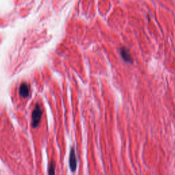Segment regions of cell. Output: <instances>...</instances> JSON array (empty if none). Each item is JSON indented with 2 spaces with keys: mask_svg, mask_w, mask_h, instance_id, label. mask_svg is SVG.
<instances>
[{
  "mask_svg": "<svg viewBox=\"0 0 175 175\" xmlns=\"http://www.w3.org/2000/svg\"><path fill=\"white\" fill-rule=\"evenodd\" d=\"M42 116V110L40 107L39 105H36L34 109L32 112V126L33 127H36L39 125V124L40 121V118H41Z\"/></svg>",
  "mask_w": 175,
  "mask_h": 175,
  "instance_id": "cell-1",
  "label": "cell"
},
{
  "mask_svg": "<svg viewBox=\"0 0 175 175\" xmlns=\"http://www.w3.org/2000/svg\"><path fill=\"white\" fill-rule=\"evenodd\" d=\"M69 166L72 172H75L77 168V158L75 155V152L73 149H72L69 156Z\"/></svg>",
  "mask_w": 175,
  "mask_h": 175,
  "instance_id": "cell-2",
  "label": "cell"
},
{
  "mask_svg": "<svg viewBox=\"0 0 175 175\" xmlns=\"http://www.w3.org/2000/svg\"><path fill=\"white\" fill-rule=\"evenodd\" d=\"M29 90H30V87L27 83H21L19 88V94L21 97L26 98L29 96Z\"/></svg>",
  "mask_w": 175,
  "mask_h": 175,
  "instance_id": "cell-3",
  "label": "cell"
},
{
  "mask_svg": "<svg viewBox=\"0 0 175 175\" xmlns=\"http://www.w3.org/2000/svg\"><path fill=\"white\" fill-rule=\"evenodd\" d=\"M120 55L121 57L125 60L126 62L127 63H131L132 62V58H131V56L129 53V50L126 48L123 47L120 49Z\"/></svg>",
  "mask_w": 175,
  "mask_h": 175,
  "instance_id": "cell-4",
  "label": "cell"
},
{
  "mask_svg": "<svg viewBox=\"0 0 175 175\" xmlns=\"http://www.w3.org/2000/svg\"><path fill=\"white\" fill-rule=\"evenodd\" d=\"M55 169H56V164L53 161H52L49 166V175H55Z\"/></svg>",
  "mask_w": 175,
  "mask_h": 175,
  "instance_id": "cell-5",
  "label": "cell"
}]
</instances>
